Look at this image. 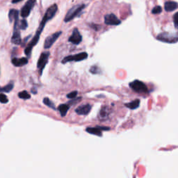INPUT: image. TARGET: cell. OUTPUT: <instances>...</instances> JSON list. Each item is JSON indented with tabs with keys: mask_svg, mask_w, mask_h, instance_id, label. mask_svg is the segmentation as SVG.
<instances>
[{
	"mask_svg": "<svg viewBox=\"0 0 178 178\" xmlns=\"http://www.w3.org/2000/svg\"><path fill=\"white\" fill-rule=\"evenodd\" d=\"M156 40L166 43H177L178 36L177 34H171L168 32H163L156 36Z\"/></svg>",
	"mask_w": 178,
	"mask_h": 178,
	"instance_id": "obj_3",
	"label": "cell"
},
{
	"mask_svg": "<svg viewBox=\"0 0 178 178\" xmlns=\"http://www.w3.org/2000/svg\"><path fill=\"white\" fill-rule=\"evenodd\" d=\"M177 7H178V4L176 2H173V1L166 2L164 4V8L166 11L167 12H171L176 10Z\"/></svg>",
	"mask_w": 178,
	"mask_h": 178,
	"instance_id": "obj_17",
	"label": "cell"
},
{
	"mask_svg": "<svg viewBox=\"0 0 178 178\" xmlns=\"http://www.w3.org/2000/svg\"><path fill=\"white\" fill-rule=\"evenodd\" d=\"M90 72H91L92 74H100L101 73V70L98 67L97 65H93L90 69Z\"/></svg>",
	"mask_w": 178,
	"mask_h": 178,
	"instance_id": "obj_24",
	"label": "cell"
},
{
	"mask_svg": "<svg viewBox=\"0 0 178 178\" xmlns=\"http://www.w3.org/2000/svg\"><path fill=\"white\" fill-rule=\"evenodd\" d=\"M111 113V108L108 106H102L98 114V118L99 120H105L108 118L110 113Z\"/></svg>",
	"mask_w": 178,
	"mask_h": 178,
	"instance_id": "obj_12",
	"label": "cell"
},
{
	"mask_svg": "<svg viewBox=\"0 0 178 178\" xmlns=\"http://www.w3.org/2000/svg\"><path fill=\"white\" fill-rule=\"evenodd\" d=\"M57 11H58V6H57V4H52L47 8V10L46 11V12H45V13L43 17V19H42L40 25H39L37 31H36L35 36H34V38H32V40L29 42V44L27 45L26 47L25 48V53L27 56L29 57L31 56L33 48H34V47H35L38 43L41 34L43 31L45 25H46L48 21L52 20V18L55 16Z\"/></svg>",
	"mask_w": 178,
	"mask_h": 178,
	"instance_id": "obj_1",
	"label": "cell"
},
{
	"mask_svg": "<svg viewBox=\"0 0 178 178\" xmlns=\"http://www.w3.org/2000/svg\"><path fill=\"white\" fill-rule=\"evenodd\" d=\"M50 56V52H43L41 54L40 58H39L37 63V68L38 69V72L40 75H42V74H43L44 68L48 63Z\"/></svg>",
	"mask_w": 178,
	"mask_h": 178,
	"instance_id": "obj_6",
	"label": "cell"
},
{
	"mask_svg": "<svg viewBox=\"0 0 178 178\" xmlns=\"http://www.w3.org/2000/svg\"><path fill=\"white\" fill-rule=\"evenodd\" d=\"M140 103H141L140 99H136L133 101H132L130 102H128V103H125V107L129 108V109L134 110V109H137V108L139 107Z\"/></svg>",
	"mask_w": 178,
	"mask_h": 178,
	"instance_id": "obj_18",
	"label": "cell"
},
{
	"mask_svg": "<svg viewBox=\"0 0 178 178\" xmlns=\"http://www.w3.org/2000/svg\"><path fill=\"white\" fill-rule=\"evenodd\" d=\"M177 16H178V13H176L174 14L173 16V22H174V25L176 29H177Z\"/></svg>",
	"mask_w": 178,
	"mask_h": 178,
	"instance_id": "obj_28",
	"label": "cell"
},
{
	"mask_svg": "<svg viewBox=\"0 0 178 178\" xmlns=\"http://www.w3.org/2000/svg\"><path fill=\"white\" fill-rule=\"evenodd\" d=\"M77 94H78V92L77 91V90H74V91H72L70 93H68V94L67 95V98L68 99H75L77 97Z\"/></svg>",
	"mask_w": 178,
	"mask_h": 178,
	"instance_id": "obj_27",
	"label": "cell"
},
{
	"mask_svg": "<svg viewBox=\"0 0 178 178\" xmlns=\"http://www.w3.org/2000/svg\"><path fill=\"white\" fill-rule=\"evenodd\" d=\"M68 41L76 45H79L81 43V41H82V36L81 35L80 32L77 28H75L73 29L72 35L68 38Z\"/></svg>",
	"mask_w": 178,
	"mask_h": 178,
	"instance_id": "obj_10",
	"label": "cell"
},
{
	"mask_svg": "<svg viewBox=\"0 0 178 178\" xmlns=\"http://www.w3.org/2000/svg\"><path fill=\"white\" fill-rule=\"evenodd\" d=\"M11 43L15 45H20L22 43V39H21L19 29H14L13 34L11 38Z\"/></svg>",
	"mask_w": 178,
	"mask_h": 178,
	"instance_id": "obj_15",
	"label": "cell"
},
{
	"mask_svg": "<svg viewBox=\"0 0 178 178\" xmlns=\"http://www.w3.org/2000/svg\"><path fill=\"white\" fill-rule=\"evenodd\" d=\"M21 1H22V0H12L11 2L13 3V4H16L17 2H20Z\"/></svg>",
	"mask_w": 178,
	"mask_h": 178,
	"instance_id": "obj_29",
	"label": "cell"
},
{
	"mask_svg": "<svg viewBox=\"0 0 178 178\" xmlns=\"http://www.w3.org/2000/svg\"><path fill=\"white\" fill-rule=\"evenodd\" d=\"M92 106L90 104H84L75 108V112L79 116H87L91 111Z\"/></svg>",
	"mask_w": 178,
	"mask_h": 178,
	"instance_id": "obj_13",
	"label": "cell"
},
{
	"mask_svg": "<svg viewBox=\"0 0 178 178\" xmlns=\"http://www.w3.org/2000/svg\"><path fill=\"white\" fill-rule=\"evenodd\" d=\"M8 18L10 22H13L16 20L19 19V11L16 10V9H11L9 11Z\"/></svg>",
	"mask_w": 178,
	"mask_h": 178,
	"instance_id": "obj_19",
	"label": "cell"
},
{
	"mask_svg": "<svg viewBox=\"0 0 178 178\" xmlns=\"http://www.w3.org/2000/svg\"><path fill=\"white\" fill-rule=\"evenodd\" d=\"M36 0H28L26 4L24 5V7L21 9L20 15L22 17H26L29 16L30 13L32 10V8L34 7L36 5Z\"/></svg>",
	"mask_w": 178,
	"mask_h": 178,
	"instance_id": "obj_7",
	"label": "cell"
},
{
	"mask_svg": "<svg viewBox=\"0 0 178 178\" xmlns=\"http://www.w3.org/2000/svg\"><path fill=\"white\" fill-rule=\"evenodd\" d=\"M129 86L132 90L138 93H141V94H147V93H149V90L147 89L146 84H144L141 81L137 79L134 80L129 83Z\"/></svg>",
	"mask_w": 178,
	"mask_h": 178,
	"instance_id": "obj_4",
	"label": "cell"
},
{
	"mask_svg": "<svg viewBox=\"0 0 178 178\" xmlns=\"http://www.w3.org/2000/svg\"><path fill=\"white\" fill-rule=\"evenodd\" d=\"M17 24L18 28L22 30H25L27 28V26H28V23H27L26 20H18Z\"/></svg>",
	"mask_w": 178,
	"mask_h": 178,
	"instance_id": "obj_22",
	"label": "cell"
},
{
	"mask_svg": "<svg viewBox=\"0 0 178 178\" xmlns=\"http://www.w3.org/2000/svg\"><path fill=\"white\" fill-rule=\"evenodd\" d=\"M70 105L68 104H60L59 106L57 108V110L59 111L60 113V115H61V117H65L66 116V114H67L68 110L70 109Z\"/></svg>",
	"mask_w": 178,
	"mask_h": 178,
	"instance_id": "obj_16",
	"label": "cell"
},
{
	"mask_svg": "<svg viewBox=\"0 0 178 178\" xmlns=\"http://www.w3.org/2000/svg\"><path fill=\"white\" fill-rule=\"evenodd\" d=\"M12 63L16 67H22L28 63V59L25 57L22 58H13L12 59Z\"/></svg>",
	"mask_w": 178,
	"mask_h": 178,
	"instance_id": "obj_14",
	"label": "cell"
},
{
	"mask_svg": "<svg viewBox=\"0 0 178 178\" xmlns=\"http://www.w3.org/2000/svg\"><path fill=\"white\" fill-rule=\"evenodd\" d=\"M8 102V99L7 96L3 93H0V102L3 104H7Z\"/></svg>",
	"mask_w": 178,
	"mask_h": 178,
	"instance_id": "obj_26",
	"label": "cell"
},
{
	"mask_svg": "<svg viewBox=\"0 0 178 178\" xmlns=\"http://www.w3.org/2000/svg\"><path fill=\"white\" fill-rule=\"evenodd\" d=\"M18 97L23 99H29L31 98V95L26 91V90H23L18 93Z\"/></svg>",
	"mask_w": 178,
	"mask_h": 178,
	"instance_id": "obj_23",
	"label": "cell"
},
{
	"mask_svg": "<svg viewBox=\"0 0 178 178\" xmlns=\"http://www.w3.org/2000/svg\"><path fill=\"white\" fill-rule=\"evenodd\" d=\"M162 11V8L160 6H156L155 7H154L152 10V14H159L161 13Z\"/></svg>",
	"mask_w": 178,
	"mask_h": 178,
	"instance_id": "obj_25",
	"label": "cell"
},
{
	"mask_svg": "<svg viewBox=\"0 0 178 178\" xmlns=\"http://www.w3.org/2000/svg\"><path fill=\"white\" fill-rule=\"evenodd\" d=\"M13 86H14V84L13 82H11L8 84L7 86H5L4 87H1L0 86V93H8L11 91L13 89Z\"/></svg>",
	"mask_w": 178,
	"mask_h": 178,
	"instance_id": "obj_21",
	"label": "cell"
},
{
	"mask_svg": "<svg viewBox=\"0 0 178 178\" xmlns=\"http://www.w3.org/2000/svg\"><path fill=\"white\" fill-rule=\"evenodd\" d=\"M104 23L107 25L117 26L121 24V21L113 13L107 14L104 16Z\"/></svg>",
	"mask_w": 178,
	"mask_h": 178,
	"instance_id": "obj_11",
	"label": "cell"
},
{
	"mask_svg": "<svg viewBox=\"0 0 178 178\" xmlns=\"http://www.w3.org/2000/svg\"><path fill=\"white\" fill-rule=\"evenodd\" d=\"M86 7L85 4H77L75 5L74 7H72L70 10L68 11V13H66L65 16L64 17V22H68L72 20L78 16H79L80 13H81V12L84 9V8Z\"/></svg>",
	"mask_w": 178,
	"mask_h": 178,
	"instance_id": "obj_2",
	"label": "cell"
},
{
	"mask_svg": "<svg viewBox=\"0 0 178 178\" xmlns=\"http://www.w3.org/2000/svg\"><path fill=\"white\" fill-rule=\"evenodd\" d=\"M111 128L105 126H96L95 127H87L86 129V132L88 133L98 136V137H102V132L103 131H108Z\"/></svg>",
	"mask_w": 178,
	"mask_h": 178,
	"instance_id": "obj_9",
	"label": "cell"
},
{
	"mask_svg": "<svg viewBox=\"0 0 178 178\" xmlns=\"http://www.w3.org/2000/svg\"><path fill=\"white\" fill-rule=\"evenodd\" d=\"M62 31H57L54 33L53 34L50 35L46 38L44 43V48L45 49H50L52 46L53 44L55 43L56 41L59 38V36L61 35Z\"/></svg>",
	"mask_w": 178,
	"mask_h": 178,
	"instance_id": "obj_8",
	"label": "cell"
},
{
	"mask_svg": "<svg viewBox=\"0 0 178 178\" xmlns=\"http://www.w3.org/2000/svg\"><path fill=\"white\" fill-rule=\"evenodd\" d=\"M43 103L46 105V106H47L48 107H50L51 108H52L53 110L54 111H56L57 110V108H56L55 107V104H54V102L51 100V99L50 98H43Z\"/></svg>",
	"mask_w": 178,
	"mask_h": 178,
	"instance_id": "obj_20",
	"label": "cell"
},
{
	"mask_svg": "<svg viewBox=\"0 0 178 178\" xmlns=\"http://www.w3.org/2000/svg\"><path fill=\"white\" fill-rule=\"evenodd\" d=\"M88 56H89V55L86 52H81L79 54H73V55H70V56H65V58L61 61V63H63V64H65V63L72 62V61L78 62V61H84V60H85L88 58Z\"/></svg>",
	"mask_w": 178,
	"mask_h": 178,
	"instance_id": "obj_5",
	"label": "cell"
}]
</instances>
